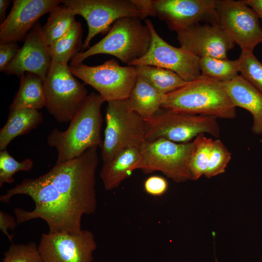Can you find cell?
Listing matches in <instances>:
<instances>
[{
  "label": "cell",
  "instance_id": "e0dca14e",
  "mask_svg": "<svg viewBox=\"0 0 262 262\" xmlns=\"http://www.w3.org/2000/svg\"><path fill=\"white\" fill-rule=\"evenodd\" d=\"M39 22L28 33L23 46L9 63L4 72L7 75H21L30 72L44 82L52 60L49 46L45 42Z\"/></svg>",
  "mask_w": 262,
  "mask_h": 262
},
{
  "label": "cell",
  "instance_id": "30bf717a",
  "mask_svg": "<svg viewBox=\"0 0 262 262\" xmlns=\"http://www.w3.org/2000/svg\"><path fill=\"white\" fill-rule=\"evenodd\" d=\"M62 3L87 22L88 32L80 52L89 48L96 35L108 33L117 19L126 16L144 19L133 0H63Z\"/></svg>",
  "mask_w": 262,
  "mask_h": 262
},
{
  "label": "cell",
  "instance_id": "1f68e13d",
  "mask_svg": "<svg viewBox=\"0 0 262 262\" xmlns=\"http://www.w3.org/2000/svg\"><path fill=\"white\" fill-rule=\"evenodd\" d=\"M168 183L164 177L159 175H152L144 181V189L146 193L151 196H160L167 191Z\"/></svg>",
  "mask_w": 262,
  "mask_h": 262
},
{
  "label": "cell",
  "instance_id": "2e32d148",
  "mask_svg": "<svg viewBox=\"0 0 262 262\" xmlns=\"http://www.w3.org/2000/svg\"><path fill=\"white\" fill-rule=\"evenodd\" d=\"M180 47L199 58L227 59L234 43L218 23H200L177 33Z\"/></svg>",
  "mask_w": 262,
  "mask_h": 262
},
{
  "label": "cell",
  "instance_id": "74e56055",
  "mask_svg": "<svg viewBox=\"0 0 262 262\" xmlns=\"http://www.w3.org/2000/svg\"></svg>",
  "mask_w": 262,
  "mask_h": 262
},
{
  "label": "cell",
  "instance_id": "7c38bea8",
  "mask_svg": "<svg viewBox=\"0 0 262 262\" xmlns=\"http://www.w3.org/2000/svg\"><path fill=\"white\" fill-rule=\"evenodd\" d=\"M145 23L151 33L150 47L143 57L128 66L147 65L168 69L187 82L201 76L200 58L181 47L176 48L167 43L159 36L149 19H147Z\"/></svg>",
  "mask_w": 262,
  "mask_h": 262
},
{
  "label": "cell",
  "instance_id": "836d02e7",
  "mask_svg": "<svg viewBox=\"0 0 262 262\" xmlns=\"http://www.w3.org/2000/svg\"><path fill=\"white\" fill-rule=\"evenodd\" d=\"M17 225L16 220L13 217L3 211H0V229L12 243L14 235L8 233V230H13Z\"/></svg>",
  "mask_w": 262,
  "mask_h": 262
},
{
  "label": "cell",
  "instance_id": "603a6c76",
  "mask_svg": "<svg viewBox=\"0 0 262 262\" xmlns=\"http://www.w3.org/2000/svg\"><path fill=\"white\" fill-rule=\"evenodd\" d=\"M135 66L137 75L164 95L182 87L188 82L168 69L147 65Z\"/></svg>",
  "mask_w": 262,
  "mask_h": 262
},
{
  "label": "cell",
  "instance_id": "d6986e66",
  "mask_svg": "<svg viewBox=\"0 0 262 262\" xmlns=\"http://www.w3.org/2000/svg\"><path fill=\"white\" fill-rule=\"evenodd\" d=\"M140 149L135 147L127 148L109 163L103 164L100 177L106 190L117 188L133 171L141 160Z\"/></svg>",
  "mask_w": 262,
  "mask_h": 262
},
{
  "label": "cell",
  "instance_id": "5b68a950",
  "mask_svg": "<svg viewBox=\"0 0 262 262\" xmlns=\"http://www.w3.org/2000/svg\"><path fill=\"white\" fill-rule=\"evenodd\" d=\"M107 102L101 148L103 164L110 162L123 150L140 148L146 142L144 121L131 108L128 98Z\"/></svg>",
  "mask_w": 262,
  "mask_h": 262
},
{
  "label": "cell",
  "instance_id": "f546056e",
  "mask_svg": "<svg viewBox=\"0 0 262 262\" xmlns=\"http://www.w3.org/2000/svg\"><path fill=\"white\" fill-rule=\"evenodd\" d=\"M2 262H44L38 246L34 242L11 243L4 254Z\"/></svg>",
  "mask_w": 262,
  "mask_h": 262
},
{
  "label": "cell",
  "instance_id": "44dd1931",
  "mask_svg": "<svg viewBox=\"0 0 262 262\" xmlns=\"http://www.w3.org/2000/svg\"><path fill=\"white\" fill-rule=\"evenodd\" d=\"M164 96L137 75L128 99L132 110L145 120L161 109Z\"/></svg>",
  "mask_w": 262,
  "mask_h": 262
},
{
  "label": "cell",
  "instance_id": "4316f807",
  "mask_svg": "<svg viewBox=\"0 0 262 262\" xmlns=\"http://www.w3.org/2000/svg\"><path fill=\"white\" fill-rule=\"evenodd\" d=\"M190 163L192 180H196L205 175L208 168L213 140L204 134L196 136Z\"/></svg>",
  "mask_w": 262,
  "mask_h": 262
},
{
  "label": "cell",
  "instance_id": "ac0fdd59",
  "mask_svg": "<svg viewBox=\"0 0 262 262\" xmlns=\"http://www.w3.org/2000/svg\"><path fill=\"white\" fill-rule=\"evenodd\" d=\"M223 82L234 106L247 110L252 116V132L262 135V93L241 75Z\"/></svg>",
  "mask_w": 262,
  "mask_h": 262
},
{
  "label": "cell",
  "instance_id": "7a4b0ae2",
  "mask_svg": "<svg viewBox=\"0 0 262 262\" xmlns=\"http://www.w3.org/2000/svg\"><path fill=\"white\" fill-rule=\"evenodd\" d=\"M104 102L99 94L90 93L70 121L66 130L55 128L51 131L47 137V143L57 151L56 164L74 159L90 147H102L101 107Z\"/></svg>",
  "mask_w": 262,
  "mask_h": 262
},
{
  "label": "cell",
  "instance_id": "e575fe53",
  "mask_svg": "<svg viewBox=\"0 0 262 262\" xmlns=\"http://www.w3.org/2000/svg\"><path fill=\"white\" fill-rule=\"evenodd\" d=\"M134 3L142 12L144 19L148 16H156V13L153 4L150 0H133Z\"/></svg>",
  "mask_w": 262,
  "mask_h": 262
},
{
  "label": "cell",
  "instance_id": "d590c367",
  "mask_svg": "<svg viewBox=\"0 0 262 262\" xmlns=\"http://www.w3.org/2000/svg\"><path fill=\"white\" fill-rule=\"evenodd\" d=\"M245 1L256 12L262 21V0H245Z\"/></svg>",
  "mask_w": 262,
  "mask_h": 262
},
{
  "label": "cell",
  "instance_id": "83f0119b",
  "mask_svg": "<svg viewBox=\"0 0 262 262\" xmlns=\"http://www.w3.org/2000/svg\"><path fill=\"white\" fill-rule=\"evenodd\" d=\"M238 59L240 75L262 93V63L250 51H241Z\"/></svg>",
  "mask_w": 262,
  "mask_h": 262
},
{
  "label": "cell",
  "instance_id": "6da1fadb",
  "mask_svg": "<svg viewBox=\"0 0 262 262\" xmlns=\"http://www.w3.org/2000/svg\"><path fill=\"white\" fill-rule=\"evenodd\" d=\"M98 148L90 147L74 159L55 164L38 177L24 179L7 190L0 201L8 203L14 196L27 195L35 207L31 211L15 208L17 224L40 218L46 222L49 232L79 234L82 216L94 213L97 208Z\"/></svg>",
  "mask_w": 262,
  "mask_h": 262
},
{
  "label": "cell",
  "instance_id": "9a60e30c",
  "mask_svg": "<svg viewBox=\"0 0 262 262\" xmlns=\"http://www.w3.org/2000/svg\"><path fill=\"white\" fill-rule=\"evenodd\" d=\"M62 3L60 0H14L10 12L0 26V43L25 40L44 14Z\"/></svg>",
  "mask_w": 262,
  "mask_h": 262
},
{
  "label": "cell",
  "instance_id": "d4e9b609",
  "mask_svg": "<svg viewBox=\"0 0 262 262\" xmlns=\"http://www.w3.org/2000/svg\"><path fill=\"white\" fill-rule=\"evenodd\" d=\"M49 13L46 23L42 27L43 37L49 46L66 34L76 21L74 13L63 4Z\"/></svg>",
  "mask_w": 262,
  "mask_h": 262
},
{
  "label": "cell",
  "instance_id": "8fae6325",
  "mask_svg": "<svg viewBox=\"0 0 262 262\" xmlns=\"http://www.w3.org/2000/svg\"><path fill=\"white\" fill-rule=\"evenodd\" d=\"M217 22L241 51H253L262 43V28L256 12L245 0H217Z\"/></svg>",
  "mask_w": 262,
  "mask_h": 262
},
{
  "label": "cell",
  "instance_id": "277c9868",
  "mask_svg": "<svg viewBox=\"0 0 262 262\" xmlns=\"http://www.w3.org/2000/svg\"><path fill=\"white\" fill-rule=\"evenodd\" d=\"M138 17L126 16L116 20L107 34L86 50L76 54L69 66L81 63L98 54H110L129 65L143 57L148 50L151 33L147 25Z\"/></svg>",
  "mask_w": 262,
  "mask_h": 262
},
{
  "label": "cell",
  "instance_id": "8992f818",
  "mask_svg": "<svg viewBox=\"0 0 262 262\" xmlns=\"http://www.w3.org/2000/svg\"><path fill=\"white\" fill-rule=\"evenodd\" d=\"M195 141L179 143L161 138L146 141L140 147L141 158L135 167L145 174L160 171L176 182L192 180L190 169Z\"/></svg>",
  "mask_w": 262,
  "mask_h": 262
},
{
  "label": "cell",
  "instance_id": "ffe728a7",
  "mask_svg": "<svg viewBox=\"0 0 262 262\" xmlns=\"http://www.w3.org/2000/svg\"><path fill=\"white\" fill-rule=\"evenodd\" d=\"M42 114L32 109L10 111L5 124L0 130V151L6 149L16 137L26 134L43 121Z\"/></svg>",
  "mask_w": 262,
  "mask_h": 262
},
{
  "label": "cell",
  "instance_id": "7402d4cb",
  "mask_svg": "<svg viewBox=\"0 0 262 262\" xmlns=\"http://www.w3.org/2000/svg\"><path fill=\"white\" fill-rule=\"evenodd\" d=\"M20 84L9 111L19 109L40 110L45 107L44 82L38 76L30 72L19 76Z\"/></svg>",
  "mask_w": 262,
  "mask_h": 262
},
{
  "label": "cell",
  "instance_id": "8d00e7d4",
  "mask_svg": "<svg viewBox=\"0 0 262 262\" xmlns=\"http://www.w3.org/2000/svg\"><path fill=\"white\" fill-rule=\"evenodd\" d=\"M9 0H0V22L1 24L5 20L6 11L10 3Z\"/></svg>",
  "mask_w": 262,
  "mask_h": 262
},
{
  "label": "cell",
  "instance_id": "f1b7e54d",
  "mask_svg": "<svg viewBox=\"0 0 262 262\" xmlns=\"http://www.w3.org/2000/svg\"><path fill=\"white\" fill-rule=\"evenodd\" d=\"M33 166V162L27 158L18 162L9 154L7 149L0 151V187L4 183H11L15 181L14 174L20 171H30Z\"/></svg>",
  "mask_w": 262,
  "mask_h": 262
},
{
  "label": "cell",
  "instance_id": "484cf974",
  "mask_svg": "<svg viewBox=\"0 0 262 262\" xmlns=\"http://www.w3.org/2000/svg\"><path fill=\"white\" fill-rule=\"evenodd\" d=\"M201 75L226 82L231 80L239 72V60H229L213 57H202L199 60Z\"/></svg>",
  "mask_w": 262,
  "mask_h": 262
},
{
  "label": "cell",
  "instance_id": "ba28073f",
  "mask_svg": "<svg viewBox=\"0 0 262 262\" xmlns=\"http://www.w3.org/2000/svg\"><path fill=\"white\" fill-rule=\"evenodd\" d=\"M45 107L59 123L69 122L87 97L84 84L71 73L69 65L51 62L44 81Z\"/></svg>",
  "mask_w": 262,
  "mask_h": 262
},
{
  "label": "cell",
  "instance_id": "cb8c5ba5",
  "mask_svg": "<svg viewBox=\"0 0 262 262\" xmlns=\"http://www.w3.org/2000/svg\"><path fill=\"white\" fill-rule=\"evenodd\" d=\"M82 27L76 21L63 36L49 45L52 62L68 66V62L82 49Z\"/></svg>",
  "mask_w": 262,
  "mask_h": 262
},
{
  "label": "cell",
  "instance_id": "4dcf8cb0",
  "mask_svg": "<svg viewBox=\"0 0 262 262\" xmlns=\"http://www.w3.org/2000/svg\"><path fill=\"white\" fill-rule=\"evenodd\" d=\"M231 159V153L219 139L213 140L207 170L204 176L207 178L222 174Z\"/></svg>",
  "mask_w": 262,
  "mask_h": 262
},
{
  "label": "cell",
  "instance_id": "3957f363",
  "mask_svg": "<svg viewBox=\"0 0 262 262\" xmlns=\"http://www.w3.org/2000/svg\"><path fill=\"white\" fill-rule=\"evenodd\" d=\"M236 107L224 82L200 76L182 87L165 95L161 109L176 113L234 119Z\"/></svg>",
  "mask_w": 262,
  "mask_h": 262
},
{
  "label": "cell",
  "instance_id": "4fadbf2b",
  "mask_svg": "<svg viewBox=\"0 0 262 262\" xmlns=\"http://www.w3.org/2000/svg\"><path fill=\"white\" fill-rule=\"evenodd\" d=\"M38 248L44 262H93L97 244L87 229L78 234L49 232L42 234Z\"/></svg>",
  "mask_w": 262,
  "mask_h": 262
},
{
  "label": "cell",
  "instance_id": "9c48e42d",
  "mask_svg": "<svg viewBox=\"0 0 262 262\" xmlns=\"http://www.w3.org/2000/svg\"><path fill=\"white\" fill-rule=\"evenodd\" d=\"M71 73L96 89L105 101L128 98L136 81L135 66H121L115 59L89 66L69 65Z\"/></svg>",
  "mask_w": 262,
  "mask_h": 262
},
{
  "label": "cell",
  "instance_id": "d6a6232c",
  "mask_svg": "<svg viewBox=\"0 0 262 262\" xmlns=\"http://www.w3.org/2000/svg\"><path fill=\"white\" fill-rule=\"evenodd\" d=\"M20 49L16 42L0 43V72H4L9 63L17 55Z\"/></svg>",
  "mask_w": 262,
  "mask_h": 262
},
{
  "label": "cell",
  "instance_id": "52a82bcc",
  "mask_svg": "<svg viewBox=\"0 0 262 262\" xmlns=\"http://www.w3.org/2000/svg\"><path fill=\"white\" fill-rule=\"evenodd\" d=\"M144 121L145 138L148 142L164 138L182 143L202 134L208 133L216 138L220 134L217 118L213 116L176 113L161 109Z\"/></svg>",
  "mask_w": 262,
  "mask_h": 262
},
{
  "label": "cell",
  "instance_id": "5bb4252c",
  "mask_svg": "<svg viewBox=\"0 0 262 262\" xmlns=\"http://www.w3.org/2000/svg\"><path fill=\"white\" fill-rule=\"evenodd\" d=\"M157 16L177 33L201 22H217V0H154Z\"/></svg>",
  "mask_w": 262,
  "mask_h": 262
}]
</instances>
